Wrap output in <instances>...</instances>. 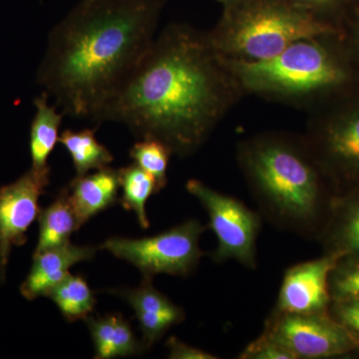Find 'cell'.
<instances>
[{
	"mask_svg": "<svg viewBox=\"0 0 359 359\" xmlns=\"http://www.w3.org/2000/svg\"><path fill=\"white\" fill-rule=\"evenodd\" d=\"M245 95L208 33L167 25L95 122L124 124L140 139H157L173 155L195 154Z\"/></svg>",
	"mask_w": 359,
	"mask_h": 359,
	"instance_id": "6da1fadb",
	"label": "cell"
},
{
	"mask_svg": "<svg viewBox=\"0 0 359 359\" xmlns=\"http://www.w3.org/2000/svg\"><path fill=\"white\" fill-rule=\"evenodd\" d=\"M170 0H81L52 29L37 72L63 114L97 116L150 48Z\"/></svg>",
	"mask_w": 359,
	"mask_h": 359,
	"instance_id": "7a4b0ae2",
	"label": "cell"
},
{
	"mask_svg": "<svg viewBox=\"0 0 359 359\" xmlns=\"http://www.w3.org/2000/svg\"><path fill=\"white\" fill-rule=\"evenodd\" d=\"M237 160L262 215L271 223L304 238L318 233L330 179L304 137L257 134L240 142Z\"/></svg>",
	"mask_w": 359,
	"mask_h": 359,
	"instance_id": "3957f363",
	"label": "cell"
},
{
	"mask_svg": "<svg viewBox=\"0 0 359 359\" xmlns=\"http://www.w3.org/2000/svg\"><path fill=\"white\" fill-rule=\"evenodd\" d=\"M226 61L245 95L309 111L359 87L346 33L299 40L268 60Z\"/></svg>",
	"mask_w": 359,
	"mask_h": 359,
	"instance_id": "277c9868",
	"label": "cell"
},
{
	"mask_svg": "<svg viewBox=\"0 0 359 359\" xmlns=\"http://www.w3.org/2000/svg\"><path fill=\"white\" fill-rule=\"evenodd\" d=\"M208 37L219 56L259 62L275 57L299 40L344 34L283 0H245L223 7Z\"/></svg>",
	"mask_w": 359,
	"mask_h": 359,
	"instance_id": "5b68a950",
	"label": "cell"
},
{
	"mask_svg": "<svg viewBox=\"0 0 359 359\" xmlns=\"http://www.w3.org/2000/svg\"><path fill=\"white\" fill-rule=\"evenodd\" d=\"M304 138L330 181L359 187V87L311 111Z\"/></svg>",
	"mask_w": 359,
	"mask_h": 359,
	"instance_id": "8992f818",
	"label": "cell"
},
{
	"mask_svg": "<svg viewBox=\"0 0 359 359\" xmlns=\"http://www.w3.org/2000/svg\"><path fill=\"white\" fill-rule=\"evenodd\" d=\"M207 229L197 219H189L153 237L108 238L100 249L133 264L145 278L159 273L187 276L205 255L201 250L200 238Z\"/></svg>",
	"mask_w": 359,
	"mask_h": 359,
	"instance_id": "52a82bcc",
	"label": "cell"
},
{
	"mask_svg": "<svg viewBox=\"0 0 359 359\" xmlns=\"http://www.w3.org/2000/svg\"><path fill=\"white\" fill-rule=\"evenodd\" d=\"M186 189L209 215L208 228L218 238L212 257L217 263L235 259L247 269H257V241L262 228V216L244 204L197 179L187 182Z\"/></svg>",
	"mask_w": 359,
	"mask_h": 359,
	"instance_id": "ba28073f",
	"label": "cell"
},
{
	"mask_svg": "<svg viewBox=\"0 0 359 359\" xmlns=\"http://www.w3.org/2000/svg\"><path fill=\"white\" fill-rule=\"evenodd\" d=\"M264 334L294 359L330 358L359 351V340L328 313H292L273 309Z\"/></svg>",
	"mask_w": 359,
	"mask_h": 359,
	"instance_id": "9c48e42d",
	"label": "cell"
},
{
	"mask_svg": "<svg viewBox=\"0 0 359 359\" xmlns=\"http://www.w3.org/2000/svg\"><path fill=\"white\" fill-rule=\"evenodd\" d=\"M50 183V172L32 169L0 188V280H4L11 250L25 245L26 231L39 219V198Z\"/></svg>",
	"mask_w": 359,
	"mask_h": 359,
	"instance_id": "30bf717a",
	"label": "cell"
},
{
	"mask_svg": "<svg viewBox=\"0 0 359 359\" xmlns=\"http://www.w3.org/2000/svg\"><path fill=\"white\" fill-rule=\"evenodd\" d=\"M344 256L330 252L320 259L290 266L283 276L275 309L292 313H328L332 302L330 273Z\"/></svg>",
	"mask_w": 359,
	"mask_h": 359,
	"instance_id": "8fae6325",
	"label": "cell"
},
{
	"mask_svg": "<svg viewBox=\"0 0 359 359\" xmlns=\"http://www.w3.org/2000/svg\"><path fill=\"white\" fill-rule=\"evenodd\" d=\"M96 250L97 248L68 242L36 252L33 255L32 269L20 285V294L28 301L46 297L52 287L69 275L71 266L93 259Z\"/></svg>",
	"mask_w": 359,
	"mask_h": 359,
	"instance_id": "7c38bea8",
	"label": "cell"
},
{
	"mask_svg": "<svg viewBox=\"0 0 359 359\" xmlns=\"http://www.w3.org/2000/svg\"><path fill=\"white\" fill-rule=\"evenodd\" d=\"M67 189L78 226L81 228L97 214L119 201V173L110 166L105 167L93 174L75 177Z\"/></svg>",
	"mask_w": 359,
	"mask_h": 359,
	"instance_id": "4fadbf2b",
	"label": "cell"
},
{
	"mask_svg": "<svg viewBox=\"0 0 359 359\" xmlns=\"http://www.w3.org/2000/svg\"><path fill=\"white\" fill-rule=\"evenodd\" d=\"M96 359L127 358L144 351L143 344L135 337L131 325L122 314L89 316L86 320Z\"/></svg>",
	"mask_w": 359,
	"mask_h": 359,
	"instance_id": "5bb4252c",
	"label": "cell"
},
{
	"mask_svg": "<svg viewBox=\"0 0 359 359\" xmlns=\"http://www.w3.org/2000/svg\"><path fill=\"white\" fill-rule=\"evenodd\" d=\"M335 202L323 233L327 252L359 255V187Z\"/></svg>",
	"mask_w": 359,
	"mask_h": 359,
	"instance_id": "9a60e30c",
	"label": "cell"
},
{
	"mask_svg": "<svg viewBox=\"0 0 359 359\" xmlns=\"http://www.w3.org/2000/svg\"><path fill=\"white\" fill-rule=\"evenodd\" d=\"M35 113L30 128V156L32 169L39 172H50L49 156L59 143V131L65 114L58 112L56 106L48 102L46 93L34 100Z\"/></svg>",
	"mask_w": 359,
	"mask_h": 359,
	"instance_id": "2e32d148",
	"label": "cell"
},
{
	"mask_svg": "<svg viewBox=\"0 0 359 359\" xmlns=\"http://www.w3.org/2000/svg\"><path fill=\"white\" fill-rule=\"evenodd\" d=\"M39 222V237L34 254L70 242L71 235L80 228L67 187L59 192L50 205L41 210Z\"/></svg>",
	"mask_w": 359,
	"mask_h": 359,
	"instance_id": "e0dca14e",
	"label": "cell"
},
{
	"mask_svg": "<svg viewBox=\"0 0 359 359\" xmlns=\"http://www.w3.org/2000/svg\"><path fill=\"white\" fill-rule=\"evenodd\" d=\"M59 143L69 153L76 176H84L93 170L103 169L114 161L112 153L99 143L95 131L92 129L65 130L59 137Z\"/></svg>",
	"mask_w": 359,
	"mask_h": 359,
	"instance_id": "ac0fdd59",
	"label": "cell"
},
{
	"mask_svg": "<svg viewBox=\"0 0 359 359\" xmlns=\"http://www.w3.org/2000/svg\"><path fill=\"white\" fill-rule=\"evenodd\" d=\"M68 323L85 320L96 306L93 292L80 275H68L46 294Z\"/></svg>",
	"mask_w": 359,
	"mask_h": 359,
	"instance_id": "d6986e66",
	"label": "cell"
},
{
	"mask_svg": "<svg viewBox=\"0 0 359 359\" xmlns=\"http://www.w3.org/2000/svg\"><path fill=\"white\" fill-rule=\"evenodd\" d=\"M118 173L122 189L120 204L126 211L134 212L141 228L147 230L150 222L146 212V204L151 196L159 193L156 180L135 163L118 170Z\"/></svg>",
	"mask_w": 359,
	"mask_h": 359,
	"instance_id": "ffe728a7",
	"label": "cell"
},
{
	"mask_svg": "<svg viewBox=\"0 0 359 359\" xmlns=\"http://www.w3.org/2000/svg\"><path fill=\"white\" fill-rule=\"evenodd\" d=\"M131 308L136 320L153 316H166L176 321L177 325L185 320V311L176 306L169 297L153 285L152 278L143 276L140 287L133 290H118Z\"/></svg>",
	"mask_w": 359,
	"mask_h": 359,
	"instance_id": "44dd1931",
	"label": "cell"
},
{
	"mask_svg": "<svg viewBox=\"0 0 359 359\" xmlns=\"http://www.w3.org/2000/svg\"><path fill=\"white\" fill-rule=\"evenodd\" d=\"M172 156L173 153L166 144L153 138L141 139L130 151L135 164L156 180L159 192L167 186V172Z\"/></svg>",
	"mask_w": 359,
	"mask_h": 359,
	"instance_id": "7402d4cb",
	"label": "cell"
},
{
	"mask_svg": "<svg viewBox=\"0 0 359 359\" xmlns=\"http://www.w3.org/2000/svg\"><path fill=\"white\" fill-rule=\"evenodd\" d=\"M283 1L342 32L346 29L347 21L359 4V0H283Z\"/></svg>",
	"mask_w": 359,
	"mask_h": 359,
	"instance_id": "603a6c76",
	"label": "cell"
},
{
	"mask_svg": "<svg viewBox=\"0 0 359 359\" xmlns=\"http://www.w3.org/2000/svg\"><path fill=\"white\" fill-rule=\"evenodd\" d=\"M332 301L359 299V255H347L339 259L330 276Z\"/></svg>",
	"mask_w": 359,
	"mask_h": 359,
	"instance_id": "cb8c5ba5",
	"label": "cell"
},
{
	"mask_svg": "<svg viewBox=\"0 0 359 359\" xmlns=\"http://www.w3.org/2000/svg\"><path fill=\"white\" fill-rule=\"evenodd\" d=\"M240 359H294L285 347L266 334H262L245 347L238 355Z\"/></svg>",
	"mask_w": 359,
	"mask_h": 359,
	"instance_id": "d4e9b609",
	"label": "cell"
},
{
	"mask_svg": "<svg viewBox=\"0 0 359 359\" xmlns=\"http://www.w3.org/2000/svg\"><path fill=\"white\" fill-rule=\"evenodd\" d=\"M330 313L337 323L359 340V299L332 301Z\"/></svg>",
	"mask_w": 359,
	"mask_h": 359,
	"instance_id": "484cf974",
	"label": "cell"
},
{
	"mask_svg": "<svg viewBox=\"0 0 359 359\" xmlns=\"http://www.w3.org/2000/svg\"><path fill=\"white\" fill-rule=\"evenodd\" d=\"M166 346L169 351L170 359H217L218 356L202 351L198 347L191 346L181 341L177 337H171L167 340Z\"/></svg>",
	"mask_w": 359,
	"mask_h": 359,
	"instance_id": "4316f807",
	"label": "cell"
},
{
	"mask_svg": "<svg viewBox=\"0 0 359 359\" xmlns=\"http://www.w3.org/2000/svg\"><path fill=\"white\" fill-rule=\"evenodd\" d=\"M344 33H346L347 41L351 45L354 55L359 62V4L354 9L349 20L347 21Z\"/></svg>",
	"mask_w": 359,
	"mask_h": 359,
	"instance_id": "83f0119b",
	"label": "cell"
},
{
	"mask_svg": "<svg viewBox=\"0 0 359 359\" xmlns=\"http://www.w3.org/2000/svg\"><path fill=\"white\" fill-rule=\"evenodd\" d=\"M219 4H222V6H230L233 4H240V2L245 1V0H216Z\"/></svg>",
	"mask_w": 359,
	"mask_h": 359,
	"instance_id": "f1b7e54d",
	"label": "cell"
}]
</instances>
